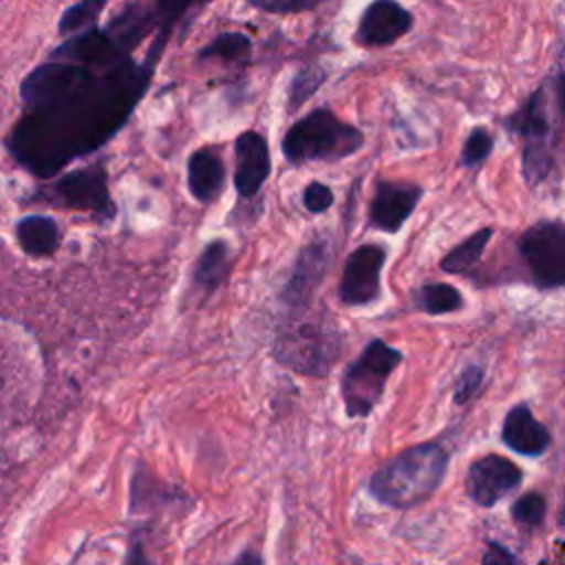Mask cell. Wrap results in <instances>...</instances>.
Listing matches in <instances>:
<instances>
[{
	"label": "cell",
	"instance_id": "1",
	"mask_svg": "<svg viewBox=\"0 0 565 565\" xmlns=\"http://www.w3.org/2000/svg\"><path fill=\"white\" fill-rule=\"evenodd\" d=\"M166 40L168 33H159L143 62L128 55L97 66L51 57L26 73L20 82L22 115L4 139L13 163L38 179H51L71 161L99 150L146 95Z\"/></svg>",
	"mask_w": 565,
	"mask_h": 565
},
{
	"label": "cell",
	"instance_id": "2",
	"mask_svg": "<svg viewBox=\"0 0 565 565\" xmlns=\"http://www.w3.org/2000/svg\"><path fill=\"white\" fill-rule=\"evenodd\" d=\"M448 450L437 441L408 446L369 477V494L388 508L408 510L428 501L448 470Z\"/></svg>",
	"mask_w": 565,
	"mask_h": 565
},
{
	"label": "cell",
	"instance_id": "3",
	"mask_svg": "<svg viewBox=\"0 0 565 565\" xmlns=\"http://www.w3.org/2000/svg\"><path fill=\"white\" fill-rule=\"evenodd\" d=\"M364 146L358 126L340 119L329 108H316L296 119L282 135L280 150L294 166L311 161H342Z\"/></svg>",
	"mask_w": 565,
	"mask_h": 565
},
{
	"label": "cell",
	"instance_id": "4",
	"mask_svg": "<svg viewBox=\"0 0 565 565\" xmlns=\"http://www.w3.org/2000/svg\"><path fill=\"white\" fill-rule=\"evenodd\" d=\"M404 353L382 338L364 344L362 353L344 369L340 380V395L349 419H364L373 413L386 391L391 373L399 366Z\"/></svg>",
	"mask_w": 565,
	"mask_h": 565
},
{
	"label": "cell",
	"instance_id": "5",
	"mask_svg": "<svg viewBox=\"0 0 565 565\" xmlns=\"http://www.w3.org/2000/svg\"><path fill=\"white\" fill-rule=\"evenodd\" d=\"M26 203L88 212L97 221H113L117 216V205L108 188V172L102 161L57 174L46 185H40Z\"/></svg>",
	"mask_w": 565,
	"mask_h": 565
},
{
	"label": "cell",
	"instance_id": "6",
	"mask_svg": "<svg viewBox=\"0 0 565 565\" xmlns=\"http://www.w3.org/2000/svg\"><path fill=\"white\" fill-rule=\"evenodd\" d=\"M503 126L523 139L521 168L527 183H539L552 170V124L547 115L545 88H536L514 113L503 119Z\"/></svg>",
	"mask_w": 565,
	"mask_h": 565
},
{
	"label": "cell",
	"instance_id": "7",
	"mask_svg": "<svg viewBox=\"0 0 565 565\" xmlns=\"http://www.w3.org/2000/svg\"><path fill=\"white\" fill-rule=\"evenodd\" d=\"M338 351V329H324L320 322L285 327L276 340V355L280 364L311 377L327 375Z\"/></svg>",
	"mask_w": 565,
	"mask_h": 565
},
{
	"label": "cell",
	"instance_id": "8",
	"mask_svg": "<svg viewBox=\"0 0 565 565\" xmlns=\"http://www.w3.org/2000/svg\"><path fill=\"white\" fill-rule=\"evenodd\" d=\"M519 252L541 287H565V223L541 221L527 227Z\"/></svg>",
	"mask_w": 565,
	"mask_h": 565
},
{
	"label": "cell",
	"instance_id": "9",
	"mask_svg": "<svg viewBox=\"0 0 565 565\" xmlns=\"http://www.w3.org/2000/svg\"><path fill=\"white\" fill-rule=\"evenodd\" d=\"M386 249L377 243L355 247L342 267L338 282V298L347 307H364L382 296V269Z\"/></svg>",
	"mask_w": 565,
	"mask_h": 565
},
{
	"label": "cell",
	"instance_id": "10",
	"mask_svg": "<svg viewBox=\"0 0 565 565\" xmlns=\"http://www.w3.org/2000/svg\"><path fill=\"white\" fill-rule=\"evenodd\" d=\"M424 190L411 181H377L369 203V225L373 230L397 234L413 216Z\"/></svg>",
	"mask_w": 565,
	"mask_h": 565
},
{
	"label": "cell",
	"instance_id": "11",
	"mask_svg": "<svg viewBox=\"0 0 565 565\" xmlns=\"http://www.w3.org/2000/svg\"><path fill=\"white\" fill-rule=\"evenodd\" d=\"M415 24L413 13L397 0H373L360 13L355 26V42L362 46H391L411 33Z\"/></svg>",
	"mask_w": 565,
	"mask_h": 565
},
{
	"label": "cell",
	"instance_id": "12",
	"mask_svg": "<svg viewBox=\"0 0 565 565\" xmlns=\"http://www.w3.org/2000/svg\"><path fill=\"white\" fill-rule=\"evenodd\" d=\"M521 470L516 463L501 455H486L470 463L466 477L468 497L481 505L492 508L499 499L512 492L521 483Z\"/></svg>",
	"mask_w": 565,
	"mask_h": 565
},
{
	"label": "cell",
	"instance_id": "13",
	"mask_svg": "<svg viewBox=\"0 0 565 565\" xmlns=\"http://www.w3.org/2000/svg\"><path fill=\"white\" fill-rule=\"evenodd\" d=\"M234 188L241 199H254L271 174V152L267 139L256 130H245L234 141Z\"/></svg>",
	"mask_w": 565,
	"mask_h": 565
},
{
	"label": "cell",
	"instance_id": "14",
	"mask_svg": "<svg viewBox=\"0 0 565 565\" xmlns=\"http://www.w3.org/2000/svg\"><path fill=\"white\" fill-rule=\"evenodd\" d=\"M329 260H331V252L329 245L320 238L307 243L294 263L291 276L287 278V282L282 285V302L289 307H302L313 289L322 282L327 269H329Z\"/></svg>",
	"mask_w": 565,
	"mask_h": 565
},
{
	"label": "cell",
	"instance_id": "15",
	"mask_svg": "<svg viewBox=\"0 0 565 565\" xmlns=\"http://www.w3.org/2000/svg\"><path fill=\"white\" fill-rule=\"evenodd\" d=\"M501 439L508 448H512L519 455H541L550 446V433L543 424H539L532 415V411L525 404H516L508 411Z\"/></svg>",
	"mask_w": 565,
	"mask_h": 565
},
{
	"label": "cell",
	"instance_id": "16",
	"mask_svg": "<svg viewBox=\"0 0 565 565\" xmlns=\"http://www.w3.org/2000/svg\"><path fill=\"white\" fill-rule=\"evenodd\" d=\"M225 185V163L212 148H199L188 157V188L199 203L218 199Z\"/></svg>",
	"mask_w": 565,
	"mask_h": 565
},
{
	"label": "cell",
	"instance_id": "17",
	"mask_svg": "<svg viewBox=\"0 0 565 565\" xmlns=\"http://www.w3.org/2000/svg\"><path fill=\"white\" fill-rule=\"evenodd\" d=\"M15 243L31 258H46L60 249L62 230L53 216L26 214L15 223Z\"/></svg>",
	"mask_w": 565,
	"mask_h": 565
},
{
	"label": "cell",
	"instance_id": "18",
	"mask_svg": "<svg viewBox=\"0 0 565 565\" xmlns=\"http://www.w3.org/2000/svg\"><path fill=\"white\" fill-rule=\"evenodd\" d=\"M230 245L223 238H214L205 243V247L199 252L194 265H192V285L194 289L203 294L216 291L232 271V258H230Z\"/></svg>",
	"mask_w": 565,
	"mask_h": 565
},
{
	"label": "cell",
	"instance_id": "19",
	"mask_svg": "<svg viewBox=\"0 0 565 565\" xmlns=\"http://www.w3.org/2000/svg\"><path fill=\"white\" fill-rule=\"evenodd\" d=\"M252 55V40L241 31H223L216 38H212L205 46L199 49L196 62H223V64H236L247 62Z\"/></svg>",
	"mask_w": 565,
	"mask_h": 565
},
{
	"label": "cell",
	"instance_id": "20",
	"mask_svg": "<svg viewBox=\"0 0 565 565\" xmlns=\"http://www.w3.org/2000/svg\"><path fill=\"white\" fill-rule=\"evenodd\" d=\"M413 302L428 316H444L463 307V296L450 282H426L413 294Z\"/></svg>",
	"mask_w": 565,
	"mask_h": 565
},
{
	"label": "cell",
	"instance_id": "21",
	"mask_svg": "<svg viewBox=\"0 0 565 565\" xmlns=\"http://www.w3.org/2000/svg\"><path fill=\"white\" fill-rule=\"evenodd\" d=\"M492 238V227H481L477 232H472L468 238H463L461 243H457L439 263L441 271L446 274H463L470 267H475L488 245V241Z\"/></svg>",
	"mask_w": 565,
	"mask_h": 565
},
{
	"label": "cell",
	"instance_id": "22",
	"mask_svg": "<svg viewBox=\"0 0 565 565\" xmlns=\"http://www.w3.org/2000/svg\"><path fill=\"white\" fill-rule=\"evenodd\" d=\"M108 0H77L75 4L66 7L57 22V33L62 38H73L97 26L102 11L106 9Z\"/></svg>",
	"mask_w": 565,
	"mask_h": 565
},
{
	"label": "cell",
	"instance_id": "23",
	"mask_svg": "<svg viewBox=\"0 0 565 565\" xmlns=\"http://www.w3.org/2000/svg\"><path fill=\"white\" fill-rule=\"evenodd\" d=\"M327 82V71L322 66H302L287 88V110L294 113L300 108L307 99L313 97V93L320 90V86Z\"/></svg>",
	"mask_w": 565,
	"mask_h": 565
},
{
	"label": "cell",
	"instance_id": "24",
	"mask_svg": "<svg viewBox=\"0 0 565 565\" xmlns=\"http://www.w3.org/2000/svg\"><path fill=\"white\" fill-rule=\"evenodd\" d=\"M492 148H494V139H492L490 130L483 128V126H477V128H472L468 132L463 146H461L459 163L463 168H477V166H481L490 157Z\"/></svg>",
	"mask_w": 565,
	"mask_h": 565
},
{
	"label": "cell",
	"instance_id": "25",
	"mask_svg": "<svg viewBox=\"0 0 565 565\" xmlns=\"http://www.w3.org/2000/svg\"><path fill=\"white\" fill-rule=\"evenodd\" d=\"M512 519L525 527H539L545 519V499L536 492H527L512 503Z\"/></svg>",
	"mask_w": 565,
	"mask_h": 565
},
{
	"label": "cell",
	"instance_id": "26",
	"mask_svg": "<svg viewBox=\"0 0 565 565\" xmlns=\"http://www.w3.org/2000/svg\"><path fill=\"white\" fill-rule=\"evenodd\" d=\"M324 0H247L249 7L271 15H294L320 7Z\"/></svg>",
	"mask_w": 565,
	"mask_h": 565
},
{
	"label": "cell",
	"instance_id": "27",
	"mask_svg": "<svg viewBox=\"0 0 565 565\" xmlns=\"http://www.w3.org/2000/svg\"><path fill=\"white\" fill-rule=\"evenodd\" d=\"M481 382H483V369L477 364H468L459 373V380H457V386L452 393L455 404H466L468 399H472L477 395V391L481 388Z\"/></svg>",
	"mask_w": 565,
	"mask_h": 565
},
{
	"label": "cell",
	"instance_id": "28",
	"mask_svg": "<svg viewBox=\"0 0 565 565\" xmlns=\"http://www.w3.org/2000/svg\"><path fill=\"white\" fill-rule=\"evenodd\" d=\"M302 205L311 214H322V212H327L333 205V190L327 183L311 181L302 190Z\"/></svg>",
	"mask_w": 565,
	"mask_h": 565
},
{
	"label": "cell",
	"instance_id": "29",
	"mask_svg": "<svg viewBox=\"0 0 565 565\" xmlns=\"http://www.w3.org/2000/svg\"><path fill=\"white\" fill-rule=\"evenodd\" d=\"M121 565H152V561H150V556L146 552V543H143L141 532H132L130 534Z\"/></svg>",
	"mask_w": 565,
	"mask_h": 565
},
{
	"label": "cell",
	"instance_id": "30",
	"mask_svg": "<svg viewBox=\"0 0 565 565\" xmlns=\"http://www.w3.org/2000/svg\"><path fill=\"white\" fill-rule=\"evenodd\" d=\"M481 565H519V563H516L514 554H512L505 545H501V543H497V541H490V543L486 545Z\"/></svg>",
	"mask_w": 565,
	"mask_h": 565
},
{
	"label": "cell",
	"instance_id": "31",
	"mask_svg": "<svg viewBox=\"0 0 565 565\" xmlns=\"http://www.w3.org/2000/svg\"><path fill=\"white\" fill-rule=\"evenodd\" d=\"M227 565H265V558H263V554H260L258 550L245 547V550H241V552L234 556V561H230Z\"/></svg>",
	"mask_w": 565,
	"mask_h": 565
},
{
	"label": "cell",
	"instance_id": "32",
	"mask_svg": "<svg viewBox=\"0 0 565 565\" xmlns=\"http://www.w3.org/2000/svg\"><path fill=\"white\" fill-rule=\"evenodd\" d=\"M556 88H554V95H556V104H558V110L561 115L565 117V71L556 77Z\"/></svg>",
	"mask_w": 565,
	"mask_h": 565
},
{
	"label": "cell",
	"instance_id": "33",
	"mask_svg": "<svg viewBox=\"0 0 565 565\" xmlns=\"http://www.w3.org/2000/svg\"><path fill=\"white\" fill-rule=\"evenodd\" d=\"M558 523L565 527V488H563V503H561V512H558Z\"/></svg>",
	"mask_w": 565,
	"mask_h": 565
}]
</instances>
